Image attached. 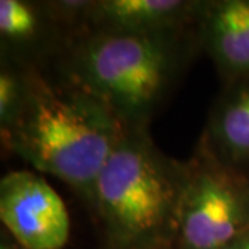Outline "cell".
Listing matches in <instances>:
<instances>
[{"instance_id":"cell-1","label":"cell","mask_w":249,"mask_h":249,"mask_svg":"<svg viewBox=\"0 0 249 249\" xmlns=\"http://www.w3.org/2000/svg\"><path fill=\"white\" fill-rule=\"evenodd\" d=\"M24 72L25 98L14 122L1 130L3 144L91 205L98 173L127 127L103 100L62 72L60 79L32 67Z\"/></svg>"},{"instance_id":"cell-2","label":"cell","mask_w":249,"mask_h":249,"mask_svg":"<svg viewBox=\"0 0 249 249\" xmlns=\"http://www.w3.org/2000/svg\"><path fill=\"white\" fill-rule=\"evenodd\" d=\"M183 178L184 162L160 152L147 127H127L93 191L109 248L169 247Z\"/></svg>"},{"instance_id":"cell-3","label":"cell","mask_w":249,"mask_h":249,"mask_svg":"<svg viewBox=\"0 0 249 249\" xmlns=\"http://www.w3.org/2000/svg\"><path fill=\"white\" fill-rule=\"evenodd\" d=\"M183 39V32L83 35L62 73L103 100L126 127H147L186 61Z\"/></svg>"},{"instance_id":"cell-4","label":"cell","mask_w":249,"mask_h":249,"mask_svg":"<svg viewBox=\"0 0 249 249\" xmlns=\"http://www.w3.org/2000/svg\"><path fill=\"white\" fill-rule=\"evenodd\" d=\"M249 231V178L201 144L184 162L170 249H220Z\"/></svg>"},{"instance_id":"cell-5","label":"cell","mask_w":249,"mask_h":249,"mask_svg":"<svg viewBox=\"0 0 249 249\" xmlns=\"http://www.w3.org/2000/svg\"><path fill=\"white\" fill-rule=\"evenodd\" d=\"M0 220L10 237L27 249H62L70 240L64 201L35 172L13 170L0 180Z\"/></svg>"},{"instance_id":"cell-6","label":"cell","mask_w":249,"mask_h":249,"mask_svg":"<svg viewBox=\"0 0 249 249\" xmlns=\"http://www.w3.org/2000/svg\"><path fill=\"white\" fill-rule=\"evenodd\" d=\"M198 6L193 0H90L82 16L83 35L178 34L196 24Z\"/></svg>"},{"instance_id":"cell-7","label":"cell","mask_w":249,"mask_h":249,"mask_svg":"<svg viewBox=\"0 0 249 249\" xmlns=\"http://www.w3.org/2000/svg\"><path fill=\"white\" fill-rule=\"evenodd\" d=\"M196 25L226 85L249 76V0L199 1Z\"/></svg>"},{"instance_id":"cell-8","label":"cell","mask_w":249,"mask_h":249,"mask_svg":"<svg viewBox=\"0 0 249 249\" xmlns=\"http://www.w3.org/2000/svg\"><path fill=\"white\" fill-rule=\"evenodd\" d=\"M201 144L229 166L249 165V76L226 85Z\"/></svg>"},{"instance_id":"cell-9","label":"cell","mask_w":249,"mask_h":249,"mask_svg":"<svg viewBox=\"0 0 249 249\" xmlns=\"http://www.w3.org/2000/svg\"><path fill=\"white\" fill-rule=\"evenodd\" d=\"M61 24L46 3L27 0L0 1V37L3 50L28 52L46 40ZM62 27V25H61Z\"/></svg>"},{"instance_id":"cell-10","label":"cell","mask_w":249,"mask_h":249,"mask_svg":"<svg viewBox=\"0 0 249 249\" xmlns=\"http://www.w3.org/2000/svg\"><path fill=\"white\" fill-rule=\"evenodd\" d=\"M25 98V72L10 64L0 70V132L14 122Z\"/></svg>"},{"instance_id":"cell-11","label":"cell","mask_w":249,"mask_h":249,"mask_svg":"<svg viewBox=\"0 0 249 249\" xmlns=\"http://www.w3.org/2000/svg\"><path fill=\"white\" fill-rule=\"evenodd\" d=\"M220 249H249V231L238 237L237 240L231 241L230 244L222 247Z\"/></svg>"},{"instance_id":"cell-12","label":"cell","mask_w":249,"mask_h":249,"mask_svg":"<svg viewBox=\"0 0 249 249\" xmlns=\"http://www.w3.org/2000/svg\"><path fill=\"white\" fill-rule=\"evenodd\" d=\"M0 249H27L21 247L16 241L10 237L9 234H1V240H0Z\"/></svg>"},{"instance_id":"cell-13","label":"cell","mask_w":249,"mask_h":249,"mask_svg":"<svg viewBox=\"0 0 249 249\" xmlns=\"http://www.w3.org/2000/svg\"><path fill=\"white\" fill-rule=\"evenodd\" d=\"M152 249H170L169 247H158V248H152Z\"/></svg>"}]
</instances>
